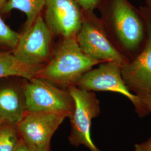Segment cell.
<instances>
[{
    "label": "cell",
    "instance_id": "cell-1",
    "mask_svg": "<svg viewBox=\"0 0 151 151\" xmlns=\"http://www.w3.org/2000/svg\"><path fill=\"white\" fill-rule=\"evenodd\" d=\"M105 29L127 52L139 47L145 37V25L140 11L128 0H101L97 7Z\"/></svg>",
    "mask_w": 151,
    "mask_h": 151
},
{
    "label": "cell",
    "instance_id": "cell-2",
    "mask_svg": "<svg viewBox=\"0 0 151 151\" xmlns=\"http://www.w3.org/2000/svg\"><path fill=\"white\" fill-rule=\"evenodd\" d=\"M100 63V62L83 53L76 37L63 38L47 65H43L36 77L54 85L68 87L74 85L87 72Z\"/></svg>",
    "mask_w": 151,
    "mask_h": 151
},
{
    "label": "cell",
    "instance_id": "cell-3",
    "mask_svg": "<svg viewBox=\"0 0 151 151\" xmlns=\"http://www.w3.org/2000/svg\"><path fill=\"white\" fill-rule=\"evenodd\" d=\"M80 48L92 59L101 63L119 62L122 65L128 60L111 43L101 19L93 11H83L81 27L76 36Z\"/></svg>",
    "mask_w": 151,
    "mask_h": 151
},
{
    "label": "cell",
    "instance_id": "cell-4",
    "mask_svg": "<svg viewBox=\"0 0 151 151\" xmlns=\"http://www.w3.org/2000/svg\"><path fill=\"white\" fill-rule=\"evenodd\" d=\"M68 87V91L74 103L72 114L70 119L71 124L68 139L75 147L83 145L90 151H101L92 140V120L100 113V101L93 91L81 88L75 85Z\"/></svg>",
    "mask_w": 151,
    "mask_h": 151
},
{
    "label": "cell",
    "instance_id": "cell-5",
    "mask_svg": "<svg viewBox=\"0 0 151 151\" xmlns=\"http://www.w3.org/2000/svg\"><path fill=\"white\" fill-rule=\"evenodd\" d=\"M27 112H50L70 118L74 103L68 91L57 87L43 78L34 77L22 85Z\"/></svg>",
    "mask_w": 151,
    "mask_h": 151
},
{
    "label": "cell",
    "instance_id": "cell-6",
    "mask_svg": "<svg viewBox=\"0 0 151 151\" xmlns=\"http://www.w3.org/2000/svg\"><path fill=\"white\" fill-rule=\"evenodd\" d=\"M122 65L115 61L102 62L81 77L74 84L90 91H110L127 97L139 113L145 111L140 96L133 93L124 82L122 75Z\"/></svg>",
    "mask_w": 151,
    "mask_h": 151
},
{
    "label": "cell",
    "instance_id": "cell-7",
    "mask_svg": "<svg viewBox=\"0 0 151 151\" xmlns=\"http://www.w3.org/2000/svg\"><path fill=\"white\" fill-rule=\"evenodd\" d=\"M52 33L41 15L20 34L12 54L22 62L31 65H43L51 56Z\"/></svg>",
    "mask_w": 151,
    "mask_h": 151
},
{
    "label": "cell",
    "instance_id": "cell-8",
    "mask_svg": "<svg viewBox=\"0 0 151 151\" xmlns=\"http://www.w3.org/2000/svg\"><path fill=\"white\" fill-rule=\"evenodd\" d=\"M67 116L50 112H27L17 128L22 141L32 151H50L52 137Z\"/></svg>",
    "mask_w": 151,
    "mask_h": 151
},
{
    "label": "cell",
    "instance_id": "cell-9",
    "mask_svg": "<svg viewBox=\"0 0 151 151\" xmlns=\"http://www.w3.org/2000/svg\"><path fill=\"white\" fill-rule=\"evenodd\" d=\"M139 11L145 25L146 43L134 60L122 65V75L129 90L142 96L151 90V8L140 7Z\"/></svg>",
    "mask_w": 151,
    "mask_h": 151
},
{
    "label": "cell",
    "instance_id": "cell-10",
    "mask_svg": "<svg viewBox=\"0 0 151 151\" xmlns=\"http://www.w3.org/2000/svg\"><path fill=\"white\" fill-rule=\"evenodd\" d=\"M45 20L52 34L76 37L80 29L83 10L73 0H45Z\"/></svg>",
    "mask_w": 151,
    "mask_h": 151
},
{
    "label": "cell",
    "instance_id": "cell-11",
    "mask_svg": "<svg viewBox=\"0 0 151 151\" xmlns=\"http://www.w3.org/2000/svg\"><path fill=\"white\" fill-rule=\"evenodd\" d=\"M27 113L23 88L14 86L0 88V119L17 125Z\"/></svg>",
    "mask_w": 151,
    "mask_h": 151
},
{
    "label": "cell",
    "instance_id": "cell-12",
    "mask_svg": "<svg viewBox=\"0 0 151 151\" xmlns=\"http://www.w3.org/2000/svg\"><path fill=\"white\" fill-rule=\"evenodd\" d=\"M43 67L25 64L12 53L0 52V78L14 76L29 80L35 77Z\"/></svg>",
    "mask_w": 151,
    "mask_h": 151
},
{
    "label": "cell",
    "instance_id": "cell-13",
    "mask_svg": "<svg viewBox=\"0 0 151 151\" xmlns=\"http://www.w3.org/2000/svg\"><path fill=\"white\" fill-rule=\"evenodd\" d=\"M45 0H8L1 8L0 12H9L14 9L23 12L27 16L25 28L31 26L44 8Z\"/></svg>",
    "mask_w": 151,
    "mask_h": 151
},
{
    "label": "cell",
    "instance_id": "cell-14",
    "mask_svg": "<svg viewBox=\"0 0 151 151\" xmlns=\"http://www.w3.org/2000/svg\"><path fill=\"white\" fill-rule=\"evenodd\" d=\"M21 140L17 125L4 123L0 126V151H15Z\"/></svg>",
    "mask_w": 151,
    "mask_h": 151
},
{
    "label": "cell",
    "instance_id": "cell-15",
    "mask_svg": "<svg viewBox=\"0 0 151 151\" xmlns=\"http://www.w3.org/2000/svg\"><path fill=\"white\" fill-rule=\"evenodd\" d=\"M19 34L12 30L0 16V47L13 50L16 47Z\"/></svg>",
    "mask_w": 151,
    "mask_h": 151
},
{
    "label": "cell",
    "instance_id": "cell-16",
    "mask_svg": "<svg viewBox=\"0 0 151 151\" xmlns=\"http://www.w3.org/2000/svg\"><path fill=\"white\" fill-rule=\"evenodd\" d=\"M83 11H93L100 4L101 0H73Z\"/></svg>",
    "mask_w": 151,
    "mask_h": 151
},
{
    "label": "cell",
    "instance_id": "cell-17",
    "mask_svg": "<svg viewBox=\"0 0 151 151\" xmlns=\"http://www.w3.org/2000/svg\"><path fill=\"white\" fill-rule=\"evenodd\" d=\"M140 97L145 111L151 112V90Z\"/></svg>",
    "mask_w": 151,
    "mask_h": 151
},
{
    "label": "cell",
    "instance_id": "cell-18",
    "mask_svg": "<svg viewBox=\"0 0 151 151\" xmlns=\"http://www.w3.org/2000/svg\"><path fill=\"white\" fill-rule=\"evenodd\" d=\"M135 151H151V138L146 142L136 144Z\"/></svg>",
    "mask_w": 151,
    "mask_h": 151
},
{
    "label": "cell",
    "instance_id": "cell-19",
    "mask_svg": "<svg viewBox=\"0 0 151 151\" xmlns=\"http://www.w3.org/2000/svg\"><path fill=\"white\" fill-rule=\"evenodd\" d=\"M15 151H32L22 141V139L20 141L18 146L17 147Z\"/></svg>",
    "mask_w": 151,
    "mask_h": 151
},
{
    "label": "cell",
    "instance_id": "cell-20",
    "mask_svg": "<svg viewBox=\"0 0 151 151\" xmlns=\"http://www.w3.org/2000/svg\"><path fill=\"white\" fill-rule=\"evenodd\" d=\"M7 1L8 0H0V10L2 7V6L5 5V4Z\"/></svg>",
    "mask_w": 151,
    "mask_h": 151
},
{
    "label": "cell",
    "instance_id": "cell-21",
    "mask_svg": "<svg viewBox=\"0 0 151 151\" xmlns=\"http://www.w3.org/2000/svg\"><path fill=\"white\" fill-rule=\"evenodd\" d=\"M148 6L151 8V0H148Z\"/></svg>",
    "mask_w": 151,
    "mask_h": 151
},
{
    "label": "cell",
    "instance_id": "cell-22",
    "mask_svg": "<svg viewBox=\"0 0 151 151\" xmlns=\"http://www.w3.org/2000/svg\"><path fill=\"white\" fill-rule=\"evenodd\" d=\"M3 124H4V122L2 120H1V119H0V126H1V125H2Z\"/></svg>",
    "mask_w": 151,
    "mask_h": 151
}]
</instances>
